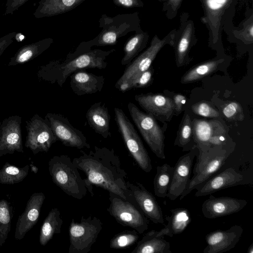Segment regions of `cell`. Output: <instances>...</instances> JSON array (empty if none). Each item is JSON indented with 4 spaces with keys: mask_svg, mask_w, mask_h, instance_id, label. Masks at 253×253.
<instances>
[{
    "mask_svg": "<svg viewBox=\"0 0 253 253\" xmlns=\"http://www.w3.org/2000/svg\"><path fill=\"white\" fill-rule=\"evenodd\" d=\"M153 182L154 193L157 197L164 198L171 182L174 167L165 163L157 166Z\"/></svg>",
    "mask_w": 253,
    "mask_h": 253,
    "instance_id": "30",
    "label": "cell"
},
{
    "mask_svg": "<svg viewBox=\"0 0 253 253\" xmlns=\"http://www.w3.org/2000/svg\"><path fill=\"white\" fill-rule=\"evenodd\" d=\"M157 233L152 230L145 234L131 253H171L170 243Z\"/></svg>",
    "mask_w": 253,
    "mask_h": 253,
    "instance_id": "26",
    "label": "cell"
},
{
    "mask_svg": "<svg viewBox=\"0 0 253 253\" xmlns=\"http://www.w3.org/2000/svg\"><path fill=\"white\" fill-rule=\"evenodd\" d=\"M81 152L82 155L75 158L73 163L85 174L86 188L91 196L94 185L133 203L126 186L127 173L113 149L95 146L88 153Z\"/></svg>",
    "mask_w": 253,
    "mask_h": 253,
    "instance_id": "1",
    "label": "cell"
},
{
    "mask_svg": "<svg viewBox=\"0 0 253 253\" xmlns=\"http://www.w3.org/2000/svg\"><path fill=\"white\" fill-rule=\"evenodd\" d=\"M118 3L126 7L139 6L138 0H117Z\"/></svg>",
    "mask_w": 253,
    "mask_h": 253,
    "instance_id": "45",
    "label": "cell"
},
{
    "mask_svg": "<svg viewBox=\"0 0 253 253\" xmlns=\"http://www.w3.org/2000/svg\"><path fill=\"white\" fill-rule=\"evenodd\" d=\"M63 224L60 212L57 208H52L44 220L40 230V243L45 246L56 234H60Z\"/></svg>",
    "mask_w": 253,
    "mask_h": 253,
    "instance_id": "28",
    "label": "cell"
},
{
    "mask_svg": "<svg viewBox=\"0 0 253 253\" xmlns=\"http://www.w3.org/2000/svg\"><path fill=\"white\" fill-rule=\"evenodd\" d=\"M175 105L174 115L178 116L182 111L183 106L187 102L186 96L181 94H174L172 97H170Z\"/></svg>",
    "mask_w": 253,
    "mask_h": 253,
    "instance_id": "43",
    "label": "cell"
},
{
    "mask_svg": "<svg viewBox=\"0 0 253 253\" xmlns=\"http://www.w3.org/2000/svg\"><path fill=\"white\" fill-rule=\"evenodd\" d=\"M224 61V59H211L198 64L185 73L180 82L185 84L200 80L216 72Z\"/></svg>",
    "mask_w": 253,
    "mask_h": 253,
    "instance_id": "29",
    "label": "cell"
},
{
    "mask_svg": "<svg viewBox=\"0 0 253 253\" xmlns=\"http://www.w3.org/2000/svg\"><path fill=\"white\" fill-rule=\"evenodd\" d=\"M45 119L57 140L64 145L78 149L90 148L85 135L74 127L67 118L59 114L48 113Z\"/></svg>",
    "mask_w": 253,
    "mask_h": 253,
    "instance_id": "11",
    "label": "cell"
},
{
    "mask_svg": "<svg viewBox=\"0 0 253 253\" xmlns=\"http://www.w3.org/2000/svg\"><path fill=\"white\" fill-rule=\"evenodd\" d=\"M183 0H165L163 2L162 10L169 19L175 17Z\"/></svg>",
    "mask_w": 253,
    "mask_h": 253,
    "instance_id": "41",
    "label": "cell"
},
{
    "mask_svg": "<svg viewBox=\"0 0 253 253\" xmlns=\"http://www.w3.org/2000/svg\"><path fill=\"white\" fill-rule=\"evenodd\" d=\"M149 36L146 33L137 34L125 44L124 55L121 60L122 66L129 64L146 46Z\"/></svg>",
    "mask_w": 253,
    "mask_h": 253,
    "instance_id": "32",
    "label": "cell"
},
{
    "mask_svg": "<svg viewBox=\"0 0 253 253\" xmlns=\"http://www.w3.org/2000/svg\"><path fill=\"white\" fill-rule=\"evenodd\" d=\"M173 32L174 29L162 39L157 35L154 36L150 46L126 66L123 74L116 82L115 87L118 89L132 77L149 69L162 48L167 44L171 45Z\"/></svg>",
    "mask_w": 253,
    "mask_h": 253,
    "instance_id": "10",
    "label": "cell"
},
{
    "mask_svg": "<svg viewBox=\"0 0 253 253\" xmlns=\"http://www.w3.org/2000/svg\"><path fill=\"white\" fill-rule=\"evenodd\" d=\"M235 146H213L206 152L199 151L193 169V175L179 197L181 200L194 189H199L218 171L233 152Z\"/></svg>",
    "mask_w": 253,
    "mask_h": 253,
    "instance_id": "3",
    "label": "cell"
},
{
    "mask_svg": "<svg viewBox=\"0 0 253 253\" xmlns=\"http://www.w3.org/2000/svg\"><path fill=\"white\" fill-rule=\"evenodd\" d=\"M109 193L110 204L107 211L118 223L129 227L140 234L148 229V218L135 204L114 193Z\"/></svg>",
    "mask_w": 253,
    "mask_h": 253,
    "instance_id": "8",
    "label": "cell"
},
{
    "mask_svg": "<svg viewBox=\"0 0 253 253\" xmlns=\"http://www.w3.org/2000/svg\"><path fill=\"white\" fill-rule=\"evenodd\" d=\"M51 42V39H45L23 47L17 54L16 62L17 63H23L29 60L33 56L40 54L45 50Z\"/></svg>",
    "mask_w": 253,
    "mask_h": 253,
    "instance_id": "36",
    "label": "cell"
},
{
    "mask_svg": "<svg viewBox=\"0 0 253 253\" xmlns=\"http://www.w3.org/2000/svg\"><path fill=\"white\" fill-rule=\"evenodd\" d=\"M11 209L5 200H0V247L5 242L11 228Z\"/></svg>",
    "mask_w": 253,
    "mask_h": 253,
    "instance_id": "35",
    "label": "cell"
},
{
    "mask_svg": "<svg viewBox=\"0 0 253 253\" xmlns=\"http://www.w3.org/2000/svg\"><path fill=\"white\" fill-rule=\"evenodd\" d=\"M202 205L205 217L213 219L230 215L241 211L248 201L230 197H215L212 194Z\"/></svg>",
    "mask_w": 253,
    "mask_h": 253,
    "instance_id": "18",
    "label": "cell"
},
{
    "mask_svg": "<svg viewBox=\"0 0 253 253\" xmlns=\"http://www.w3.org/2000/svg\"><path fill=\"white\" fill-rule=\"evenodd\" d=\"M84 0H42L35 11L37 17L51 16L67 12Z\"/></svg>",
    "mask_w": 253,
    "mask_h": 253,
    "instance_id": "27",
    "label": "cell"
},
{
    "mask_svg": "<svg viewBox=\"0 0 253 253\" xmlns=\"http://www.w3.org/2000/svg\"><path fill=\"white\" fill-rule=\"evenodd\" d=\"M102 227V221L96 216H82L80 221L72 218L69 227V253L90 252Z\"/></svg>",
    "mask_w": 253,
    "mask_h": 253,
    "instance_id": "5",
    "label": "cell"
},
{
    "mask_svg": "<svg viewBox=\"0 0 253 253\" xmlns=\"http://www.w3.org/2000/svg\"><path fill=\"white\" fill-rule=\"evenodd\" d=\"M243 232L241 226L235 225L227 230L210 232L206 236L207 246L203 253H222L231 250L238 242Z\"/></svg>",
    "mask_w": 253,
    "mask_h": 253,
    "instance_id": "19",
    "label": "cell"
},
{
    "mask_svg": "<svg viewBox=\"0 0 253 253\" xmlns=\"http://www.w3.org/2000/svg\"><path fill=\"white\" fill-rule=\"evenodd\" d=\"M154 70L152 66L146 71L139 73L124 84L121 86L118 90L125 92L132 89L144 88L150 85L154 80Z\"/></svg>",
    "mask_w": 253,
    "mask_h": 253,
    "instance_id": "34",
    "label": "cell"
},
{
    "mask_svg": "<svg viewBox=\"0 0 253 253\" xmlns=\"http://www.w3.org/2000/svg\"><path fill=\"white\" fill-rule=\"evenodd\" d=\"M28 0H7L6 13H12Z\"/></svg>",
    "mask_w": 253,
    "mask_h": 253,
    "instance_id": "44",
    "label": "cell"
},
{
    "mask_svg": "<svg viewBox=\"0 0 253 253\" xmlns=\"http://www.w3.org/2000/svg\"><path fill=\"white\" fill-rule=\"evenodd\" d=\"M204 14L201 18L209 32L210 46L217 44L220 36L222 17L233 0H201Z\"/></svg>",
    "mask_w": 253,
    "mask_h": 253,
    "instance_id": "15",
    "label": "cell"
},
{
    "mask_svg": "<svg viewBox=\"0 0 253 253\" xmlns=\"http://www.w3.org/2000/svg\"><path fill=\"white\" fill-rule=\"evenodd\" d=\"M245 177L232 167L210 178L195 194L196 197L209 195L230 187L248 183Z\"/></svg>",
    "mask_w": 253,
    "mask_h": 253,
    "instance_id": "20",
    "label": "cell"
},
{
    "mask_svg": "<svg viewBox=\"0 0 253 253\" xmlns=\"http://www.w3.org/2000/svg\"><path fill=\"white\" fill-rule=\"evenodd\" d=\"M48 170L53 183L65 194L78 200L86 195L85 180L82 178L78 169L68 156L52 157L48 162Z\"/></svg>",
    "mask_w": 253,
    "mask_h": 253,
    "instance_id": "4",
    "label": "cell"
},
{
    "mask_svg": "<svg viewBox=\"0 0 253 253\" xmlns=\"http://www.w3.org/2000/svg\"><path fill=\"white\" fill-rule=\"evenodd\" d=\"M114 112L116 125L128 151L142 170L150 172V157L133 124L122 109L116 107Z\"/></svg>",
    "mask_w": 253,
    "mask_h": 253,
    "instance_id": "7",
    "label": "cell"
},
{
    "mask_svg": "<svg viewBox=\"0 0 253 253\" xmlns=\"http://www.w3.org/2000/svg\"><path fill=\"white\" fill-rule=\"evenodd\" d=\"M21 118L11 116L0 124V157L15 151L23 153Z\"/></svg>",
    "mask_w": 253,
    "mask_h": 253,
    "instance_id": "17",
    "label": "cell"
},
{
    "mask_svg": "<svg viewBox=\"0 0 253 253\" xmlns=\"http://www.w3.org/2000/svg\"><path fill=\"white\" fill-rule=\"evenodd\" d=\"M45 199V195L42 192L34 193L31 196L24 212L17 220L14 235L16 239H23L37 223Z\"/></svg>",
    "mask_w": 253,
    "mask_h": 253,
    "instance_id": "21",
    "label": "cell"
},
{
    "mask_svg": "<svg viewBox=\"0 0 253 253\" xmlns=\"http://www.w3.org/2000/svg\"><path fill=\"white\" fill-rule=\"evenodd\" d=\"M126 186L133 203L146 217L154 223L164 224L162 210L154 195L139 182L126 181Z\"/></svg>",
    "mask_w": 253,
    "mask_h": 253,
    "instance_id": "14",
    "label": "cell"
},
{
    "mask_svg": "<svg viewBox=\"0 0 253 253\" xmlns=\"http://www.w3.org/2000/svg\"><path fill=\"white\" fill-rule=\"evenodd\" d=\"M243 27L240 30H234L233 33L238 39L246 44L253 42V16L252 15L243 23Z\"/></svg>",
    "mask_w": 253,
    "mask_h": 253,
    "instance_id": "40",
    "label": "cell"
},
{
    "mask_svg": "<svg viewBox=\"0 0 253 253\" xmlns=\"http://www.w3.org/2000/svg\"><path fill=\"white\" fill-rule=\"evenodd\" d=\"M117 34L114 31H108L102 35L95 43L98 45L114 44L117 39Z\"/></svg>",
    "mask_w": 253,
    "mask_h": 253,
    "instance_id": "42",
    "label": "cell"
},
{
    "mask_svg": "<svg viewBox=\"0 0 253 253\" xmlns=\"http://www.w3.org/2000/svg\"><path fill=\"white\" fill-rule=\"evenodd\" d=\"M29 166L17 167L6 163L0 169V183L13 184L21 182L28 175Z\"/></svg>",
    "mask_w": 253,
    "mask_h": 253,
    "instance_id": "33",
    "label": "cell"
},
{
    "mask_svg": "<svg viewBox=\"0 0 253 253\" xmlns=\"http://www.w3.org/2000/svg\"><path fill=\"white\" fill-rule=\"evenodd\" d=\"M115 51V49L109 51L95 49L62 62H53L46 68L47 80L52 83L56 82L62 86L67 78L77 71L94 68L104 69L107 66V57Z\"/></svg>",
    "mask_w": 253,
    "mask_h": 253,
    "instance_id": "2",
    "label": "cell"
},
{
    "mask_svg": "<svg viewBox=\"0 0 253 253\" xmlns=\"http://www.w3.org/2000/svg\"><path fill=\"white\" fill-rule=\"evenodd\" d=\"M170 212V215H166L165 217L168 224L160 231H158V236L172 237L175 235L183 232L191 222V214L188 209L178 208L171 210Z\"/></svg>",
    "mask_w": 253,
    "mask_h": 253,
    "instance_id": "25",
    "label": "cell"
},
{
    "mask_svg": "<svg viewBox=\"0 0 253 253\" xmlns=\"http://www.w3.org/2000/svg\"><path fill=\"white\" fill-rule=\"evenodd\" d=\"M138 239V233L135 230L124 231L112 237L109 246L114 249L125 248L135 244Z\"/></svg>",
    "mask_w": 253,
    "mask_h": 253,
    "instance_id": "37",
    "label": "cell"
},
{
    "mask_svg": "<svg viewBox=\"0 0 253 253\" xmlns=\"http://www.w3.org/2000/svg\"><path fill=\"white\" fill-rule=\"evenodd\" d=\"M193 113L197 115L207 118H217L219 112L213 106L207 101H201L191 106Z\"/></svg>",
    "mask_w": 253,
    "mask_h": 253,
    "instance_id": "39",
    "label": "cell"
},
{
    "mask_svg": "<svg viewBox=\"0 0 253 253\" xmlns=\"http://www.w3.org/2000/svg\"><path fill=\"white\" fill-rule=\"evenodd\" d=\"M105 78L87 72L85 69L77 71L70 75V87L78 96L94 94L101 91Z\"/></svg>",
    "mask_w": 253,
    "mask_h": 253,
    "instance_id": "23",
    "label": "cell"
},
{
    "mask_svg": "<svg viewBox=\"0 0 253 253\" xmlns=\"http://www.w3.org/2000/svg\"><path fill=\"white\" fill-rule=\"evenodd\" d=\"M174 145L182 148L183 151H189L196 147L193 137L192 120L187 113L184 114Z\"/></svg>",
    "mask_w": 253,
    "mask_h": 253,
    "instance_id": "31",
    "label": "cell"
},
{
    "mask_svg": "<svg viewBox=\"0 0 253 253\" xmlns=\"http://www.w3.org/2000/svg\"><path fill=\"white\" fill-rule=\"evenodd\" d=\"M222 114L230 121H242L245 118L241 105L236 101L227 102L222 107Z\"/></svg>",
    "mask_w": 253,
    "mask_h": 253,
    "instance_id": "38",
    "label": "cell"
},
{
    "mask_svg": "<svg viewBox=\"0 0 253 253\" xmlns=\"http://www.w3.org/2000/svg\"><path fill=\"white\" fill-rule=\"evenodd\" d=\"M127 109L130 117L143 138L151 151L159 158L165 159V131L151 115L141 111L129 102Z\"/></svg>",
    "mask_w": 253,
    "mask_h": 253,
    "instance_id": "6",
    "label": "cell"
},
{
    "mask_svg": "<svg viewBox=\"0 0 253 253\" xmlns=\"http://www.w3.org/2000/svg\"><path fill=\"white\" fill-rule=\"evenodd\" d=\"M198 153V149L196 147L181 156L177 161L167 195L170 200L179 198L186 189L190 179L193 161Z\"/></svg>",
    "mask_w": 253,
    "mask_h": 253,
    "instance_id": "16",
    "label": "cell"
},
{
    "mask_svg": "<svg viewBox=\"0 0 253 253\" xmlns=\"http://www.w3.org/2000/svg\"><path fill=\"white\" fill-rule=\"evenodd\" d=\"M135 100L146 113L167 125L174 115L175 105L172 99L161 94L147 93L136 94Z\"/></svg>",
    "mask_w": 253,
    "mask_h": 253,
    "instance_id": "13",
    "label": "cell"
},
{
    "mask_svg": "<svg viewBox=\"0 0 253 253\" xmlns=\"http://www.w3.org/2000/svg\"><path fill=\"white\" fill-rule=\"evenodd\" d=\"M194 119L192 121L193 137L199 151L206 152L210 142L215 135L226 134L223 126L218 121Z\"/></svg>",
    "mask_w": 253,
    "mask_h": 253,
    "instance_id": "22",
    "label": "cell"
},
{
    "mask_svg": "<svg viewBox=\"0 0 253 253\" xmlns=\"http://www.w3.org/2000/svg\"><path fill=\"white\" fill-rule=\"evenodd\" d=\"M197 41L194 21L190 18L189 13L184 12L180 16L178 29H174L170 45L174 50L177 67L187 66L191 62L193 58L189 56L190 51Z\"/></svg>",
    "mask_w": 253,
    "mask_h": 253,
    "instance_id": "9",
    "label": "cell"
},
{
    "mask_svg": "<svg viewBox=\"0 0 253 253\" xmlns=\"http://www.w3.org/2000/svg\"><path fill=\"white\" fill-rule=\"evenodd\" d=\"M248 253H253V244H252L248 248Z\"/></svg>",
    "mask_w": 253,
    "mask_h": 253,
    "instance_id": "46",
    "label": "cell"
},
{
    "mask_svg": "<svg viewBox=\"0 0 253 253\" xmlns=\"http://www.w3.org/2000/svg\"><path fill=\"white\" fill-rule=\"evenodd\" d=\"M26 127L27 136L25 146L34 155L41 152H47L58 140L48 121L38 115H35L27 123Z\"/></svg>",
    "mask_w": 253,
    "mask_h": 253,
    "instance_id": "12",
    "label": "cell"
},
{
    "mask_svg": "<svg viewBox=\"0 0 253 253\" xmlns=\"http://www.w3.org/2000/svg\"><path fill=\"white\" fill-rule=\"evenodd\" d=\"M88 125L104 138L111 136L110 115L105 103L100 101L93 104L86 113Z\"/></svg>",
    "mask_w": 253,
    "mask_h": 253,
    "instance_id": "24",
    "label": "cell"
}]
</instances>
